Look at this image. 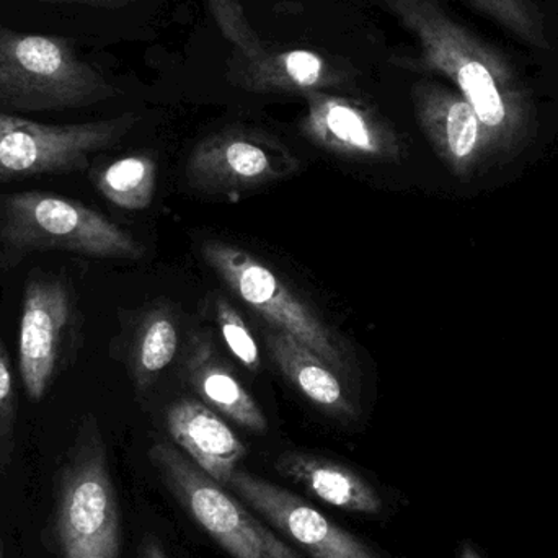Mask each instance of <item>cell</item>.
I'll return each mask as SVG.
<instances>
[{"label":"cell","mask_w":558,"mask_h":558,"mask_svg":"<svg viewBox=\"0 0 558 558\" xmlns=\"http://www.w3.org/2000/svg\"><path fill=\"white\" fill-rule=\"evenodd\" d=\"M137 117L77 124H43L0 111V182L81 172L92 156L120 143Z\"/></svg>","instance_id":"7"},{"label":"cell","mask_w":558,"mask_h":558,"mask_svg":"<svg viewBox=\"0 0 558 558\" xmlns=\"http://www.w3.org/2000/svg\"><path fill=\"white\" fill-rule=\"evenodd\" d=\"M16 397L9 356L0 340V472L12 464L15 448Z\"/></svg>","instance_id":"23"},{"label":"cell","mask_w":558,"mask_h":558,"mask_svg":"<svg viewBox=\"0 0 558 558\" xmlns=\"http://www.w3.org/2000/svg\"><path fill=\"white\" fill-rule=\"evenodd\" d=\"M268 351L282 376L318 410L338 420H354L356 403L340 380V374L317 353L286 331H268Z\"/></svg>","instance_id":"15"},{"label":"cell","mask_w":558,"mask_h":558,"mask_svg":"<svg viewBox=\"0 0 558 558\" xmlns=\"http://www.w3.org/2000/svg\"><path fill=\"white\" fill-rule=\"evenodd\" d=\"M52 537L61 558H120L121 520L97 420L85 416L56 478Z\"/></svg>","instance_id":"2"},{"label":"cell","mask_w":558,"mask_h":558,"mask_svg":"<svg viewBox=\"0 0 558 558\" xmlns=\"http://www.w3.org/2000/svg\"><path fill=\"white\" fill-rule=\"evenodd\" d=\"M71 317V292L61 278L38 275L29 279L20 317L19 367L32 402L45 399L51 386Z\"/></svg>","instance_id":"12"},{"label":"cell","mask_w":558,"mask_h":558,"mask_svg":"<svg viewBox=\"0 0 558 558\" xmlns=\"http://www.w3.org/2000/svg\"><path fill=\"white\" fill-rule=\"evenodd\" d=\"M0 558H3L2 547H0Z\"/></svg>","instance_id":"27"},{"label":"cell","mask_w":558,"mask_h":558,"mask_svg":"<svg viewBox=\"0 0 558 558\" xmlns=\"http://www.w3.org/2000/svg\"><path fill=\"white\" fill-rule=\"evenodd\" d=\"M167 428L183 454L228 487L247 448L215 410L198 400L180 399L167 412Z\"/></svg>","instance_id":"13"},{"label":"cell","mask_w":558,"mask_h":558,"mask_svg":"<svg viewBox=\"0 0 558 558\" xmlns=\"http://www.w3.org/2000/svg\"><path fill=\"white\" fill-rule=\"evenodd\" d=\"M186 376L199 397L238 425L255 433L267 432L268 420L257 400L242 386L206 337H196L186 361Z\"/></svg>","instance_id":"16"},{"label":"cell","mask_w":558,"mask_h":558,"mask_svg":"<svg viewBox=\"0 0 558 558\" xmlns=\"http://www.w3.org/2000/svg\"><path fill=\"white\" fill-rule=\"evenodd\" d=\"M0 241L12 251H61L95 258L140 260L130 232L75 199L54 193L0 196Z\"/></svg>","instance_id":"4"},{"label":"cell","mask_w":558,"mask_h":558,"mask_svg":"<svg viewBox=\"0 0 558 558\" xmlns=\"http://www.w3.org/2000/svg\"><path fill=\"white\" fill-rule=\"evenodd\" d=\"M140 558H169L154 537H146L141 544Z\"/></svg>","instance_id":"24"},{"label":"cell","mask_w":558,"mask_h":558,"mask_svg":"<svg viewBox=\"0 0 558 558\" xmlns=\"http://www.w3.org/2000/svg\"><path fill=\"white\" fill-rule=\"evenodd\" d=\"M416 120L436 156L462 182H469L488 157L497 154L490 134L458 90L433 81L412 90Z\"/></svg>","instance_id":"11"},{"label":"cell","mask_w":558,"mask_h":558,"mask_svg":"<svg viewBox=\"0 0 558 558\" xmlns=\"http://www.w3.org/2000/svg\"><path fill=\"white\" fill-rule=\"evenodd\" d=\"M228 488L312 558H380L317 508L270 481L238 469Z\"/></svg>","instance_id":"9"},{"label":"cell","mask_w":558,"mask_h":558,"mask_svg":"<svg viewBox=\"0 0 558 558\" xmlns=\"http://www.w3.org/2000/svg\"><path fill=\"white\" fill-rule=\"evenodd\" d=\"M536 54L558 52L557 0H462Z\"/></svg>","instance_id":"17"},{"label":"cell","mask_w":558,"mask_h":558,"mask_svg":"<svg viewBox=\"0 0 558 558\" xmlns=\"http://www.w3.org/2000/svg\"><path fill=\"white\" fill-rule=\"evenodd\" d=\"M48 2L95 3V2H101V0H48Z\"/></svg>","instance_id":"26"},{"label":"cell","mask_w":558,"mask_h":558,"mask_svg":"<svg viewBox=\"0 0 558 558\" xmlns=\"http://www.w3.org/2000/svg\"><path fill=\"white\" fill-rule=\"evenodd\" d=\"M98 192L123 209L141 211L153 203L157 166L153 157L136 154L114 160L95 177Z\"/></svg>","instance_id":"20"},{"label":"cell","mask_w":558,"mask_h":558,"mask_svg":"<svg viewBox=\"0 0 558 558\" xmlns=\"http://www.w3.org/2000/svg\"><path fill=\"white\" fill-rule=\"evenodd\" d=\"M418 43L409 68L449 78L469 101L497 153L523 147L536 124L530 78L508 52L446 12L438 0H384Z\"/></svg>","instance_id":"1"},{"label":"cell","mask_w":558,"mask_h":558,"mask_svg":"<svg viewBox=\"0 0 558 558\" xmlns=\"http://www.w3.org/2000/svg\"><path fill=\"white\" fill-rule=\"evenodd\" d=\"M216 320L229 350L247 369H260V350L242 315L226 299L216 302Z\"/></svg>","instance_id":"22"},{"label":"cell","mask_w":558,"mask_h":558,"mask_svg":"<svg viewBox=\"0 0 558 558\" xmlns=\"http://www.w3.org/2000/svg\"><path fill=\"white\" fill-rule=\"evenodd\" d=\"M298 157L275 137L229 130L202 141L186 163L190 186L203 195H244L298 172Z\"/></svg>","instance_id":"8"},{"label":"cell","mask_w":558,"mask_h":558,"mask_svg":"<svg viewBox=\"0 0 558 558\" xmlns=\"http://www.w3.org/2000/svg\"><path fill=\"white\" fill-rule=\"evenodd\" d=\"M337 82L327 61L308 49H289L248 64L244 85L255 92H322Z\"/></svg>","instance_id":"18"},{"label":"cell","mask_w":558,"mask_h":558,"mask_svg":"<svg viewBox=\"0 0 558 558\" xmlns=\"http://www.w3.org/2000/svg\"><path fill=\"white\" fill-rule=\"evenodd\" d=\"M179 348V327L169 308H150L137 325L131 347L134 386L147 390L172 363Z\"/></svg>","instance_id":"19"},{"label":"cell","mask_w":558,"mask_h":558,"mask_svg":"<svg viewBox=\"0 0 558 558\" xmlns=\"http://www.w3.org/2000/svg\"><path fill=\"white\" fill-rule=\"evenodd\" d=\"M301 131L325 153L364 162H400L402 141L379 113L361 101L325 92L305 95Z\"/></svg>","instance_id":"10"},{"label":"cell","mask_w":558,"mask_h":558,"mask_svg":"<svg viewBox=\"0 0 558 558\" xmlns=\"http://www.w3.org/2000/svg\"><path fill=\"white\" fill-rule=\"evenodd\" d=\"M208 3L213 15L218 20L219 28L222 29L226 38L242 51L247 59V64H254L267 56V49L252 29L238 0H208Z\"/></svg>","instance_id":"21"},{"label":"cell","mask_w":558,"mask_h":558,"mask_svg":"<svg viewBox=\"0 0 558 558\" xmlns=\"http://www.w3.org/2000/svg\"><path fill=\"white\" fill-rule=\"evenodd\" d=\"M203 257L238 298L277 330L311 348L340 376L351 373L347 344L268 265L244 248L219 241L206 242Z\"/></svg>","instance_id":"6"},{"label":"cell","mask_w":558,"mask_h":558,"mask_svg":"<svg viewBox=\"0 0 558 558\" xmlns=\"http://www.w3.org/2000/svg\"><path fill=\"white\" fill-rule=\"evenodd\" d=\"M459 558H484V556H482L481 550H478V547L475 546L472 541H465L461 546Z\"/></svg>","instance_id":"25"},{"label":"cell","mask_w":558,"mask_h":558,"mask_svg":"<svg viewBox=\"0 0 558 558\" xmlns=\"http://www.w3.org/2000/svg\"><path fill=\"white\" fill-rule=\"evenodd\" d=\"M275 468L282 477L338 510L357 514L383 511L376 488L340 462L311 452L288 451L279 456Z\"/></svg>","instance_id":"14"},{"label":"cell","mask_w":558,"mask_h":558,"mask_svg":"<svg viewBox=\"0 0 558 558\" xmlns=\"http://www.w3.org/2000/svg\"><path fill=\"white\" fill-rule=\"evenodd\" d=\"M107 78L65 39L0 28V105L20 111L74 110L114 97Z\"/></svg>","instance_id":"3"},{"label":"cell","mask_w":558,"mask_h":558,"mask_svg":"<svg viewBox=\"0 0 558 558\" xmlns=\"http://www.w3.org/2000/svg\"><path fill=\"white\" fill-rule=\"evenodd\" d=\"M149 459L190 517L232 558H302L175 446L156 442Z\"/></svg>","instance_id":"5"}]
</instances>
